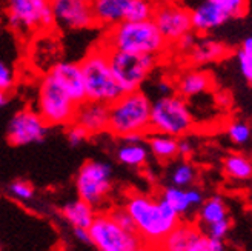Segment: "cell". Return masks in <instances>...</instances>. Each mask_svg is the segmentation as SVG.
<instances>
[{
  "label": "cell",
  "instance_id": "obj_1",
  "mask_svg": "<svg viewBox=\"0 0 252 251\" xmlns=\"http://www.w3.org/2000/svg\"><path fill=\"white\" fill-rule=\"evenodd\" d=\"M131 215L137 234L145 244L157 247L180 225V216L163 199L132 193L123 205Z\"/></svg>",
  "mask_w": 252,
  "mask_h": 251
},
{
  "label": "cell",
  "instance_id": "obj_2",
  "mask_svg": "<svg viewBox=\"0 0 252 251\" xmlns=\"http://www.w3.org/2000/svg\"><path fill=\"white\" fill-rule=\"evenodd\" d=\"M102 45L108 49L157 57H160L169 46L153 19L145 22H123L116 25L108 30Z\"/></svg>",
  "mask_w": 252,
  "mask_h": 251
},
{
  "label": "cell",
  "instance_id": "obj_3",
  "mask_svg": "<svg viewBox=\"0 0 252 251\" xmlns=\"http://www.w3.org/2000/svg\"><path fill=\"white\" fill-rule=\"evenodd\" d=\"M153 102L142 91L125 93L109 105V133L120 139L129 134L149 136Z\"/></svg>",
  "mask_w": 252,
  "mask_h": 251
},
{
  "label": "cell",
  "instance_id": "obj_4",
  "mask_svg": "<svg viewBox=\"0 0 252 251\" xmlns=\"http://www.w3.org/2000/svg\"><path fill=\"white\" fill-rule=\"evenodd\" d=\"M80 67L88 100L112 105L123 96L122 88L117 83L109 65L108 49L103 45L91 49L80 62Z\"/></svg>",
  "mask_w": 252,
  "mask_h": 251
},
{
  "label": "cell",
  "instance_id": "obj_5",
  "mask_svg": "<svg viewBox=\"0 0 252 251\" xmlns=\"http://www.w3.org/2000/svg\"><path fill=\"white\" fill-rule=\"evenodd\" d=\"M194 127V116L186 100L179 94L158 97L151 111V133L165 134L179 139Z\"/></svg>",
  "mask_w": 252,
  "mask_h": 251
},
{
  "label": "cell",
  "instance_id": "obj_6",
  "mask_svg": "<svg viewBox=\"0 0 252 251\" xmlns=\"http://www.w3.org/2000/svg\"><path fill=\"white\" fill-rule=\"evenodd\" d=\"M37 112L48 127H69L74 123L77 105L51 76L45 74L37 91Z\"/></svg>",
  "mask_w": 252,
  "mask_h": 251
},
{
  "label": "cell",
  "instance_id": "obj_7",
  "mask_svg": "<svg viewBox=\"0 0 252 251\" xmlns=\"http://www.w3.org/2000/svg\"><path fill=\"white\" fill-rule=\"evenodd\" d=\"M108 57L111 70L114 72V77L120 85L123 94L140 90L149 72L156 68L158 62L157 56L125 53L117 51V49H108Z\"/></svg>",
  "mask_w": 252,
  "mask_h": 251
},
{
  "label": "cell",
  "instance_id": "obj_8",
  "mask_svg": "<svg viewBox=\"0 0 252 251\" xmlns=\"http://www.w3.org/2000/svg\"><path fill=\"white\" fill-rule=\"evenodd\" d=\"M6 22L17 33L49 30L57 23L51 0H6Z\"/></svg>",
  "mask_w": 252,
  "mask_h": 251
},
{
  "label": "cell",
  "instance_id": "obj_9",
  "mask_svg": "<svg viewBox=\"0 0 252 251\" xmlns=\"http://www.w3.org/2000/svg\"><path fill=\"white\" fill-rule=\"evenodd\" d=\"M75 190L79 199L98 208L112 190V167L102 160L85 162L75 176Z\"/></svg>",
  "mask_w": 252,
  "mask_h": 251
},
{
  "label": "cell",
  "instance_id": "obj_10",
  "mask_svg": "<svg viewBox=\"0 0 252 251\" xmlns=\"http://www.w3.org/2000/svg\"><path fill=\"white\" fill-rule=\"evenodd\" d=\"M93 245L98 251H132L143 241L137 233L126 231L116 223L108 213H97L90 228Z\"/></svg>",
  "mask_w": 252,
  "mask_h": 251
},
{
  "label": "cell",
  "instance_id": "obj_11",
  "mask_svg": "<svg viewBox=\"0 0 252 251\" xmlns=\"http://www.w3.org/2000/svg\"><path fill=\"white\" fill-rule=\"evenodd\" d=\"M157 251H224L221 241L212 239L195 223L180 222L157 247Z\"/></svg>",
  "mask_w": 252,
  "mask_h": 251
},
{
  "label": "cell",
  "instance_id": "obj_12",
  "mask_svg": "<svg viewBox=\"0 0 252 251\" xmlns=\"http://www.w3.org/2000/svg\"><path fill=\"white\" fill-rule=\"evenodd\" d=\"M48 123L37 111L25 108L17 111L8 122L6 141L12 146L40 143L48 134Z\"/></svg>",
  "mask_w": 252,
  "mask_h": 251
},
{
  "label": "cell",
  "instance_id": "obj_13",
  "mask_svg": "<svg viewBox=\"0 0 252 251\" xmlns=\"http://www.w3.org/2000/svg\"><path fill=\"white\" fill-rule=\"evenodd\" d=\"M153 20L169 45L177 43L183 36L192 31L191 9L175 2H165L156 6Z\"/></svg>",
  "mask_w": 252,
  "mask_h": 251
},
{
  "label": "cell",
  "instance_id": "obj_14",
  "mask_svg": "<svg viewBox=\"0 0 252 251\" xmlns=\"http://www.w3.org/2000/svg\"><path fill=\"white\" fill-rule=\"evenodd\" d=\"M57 25L68 30H83L95 22L93 0H51Z\"/></svg>",
  "mask_w": 252,
  "mask_h": 251
},
{
  "label": "cell",
  "instance_id": "obj_15",
  "mask_svg": "<svg viewBox=\"0 0 252 251\" xmlns=\"http://www.w3.org/2000/svg\"><path fill=\"white\" fill-rule=\"evenodd\" d=\"M49 74L59 82V85L68 93V96L74 100L75 105H82L86 102V88L80 64L75 62H59L51 70Z\"/></svg>",
  "mask_w": 252,
  "mask_h": 251
},
{
  "label": "cell",
  "instance_id": "obj_16",
  "mask_svg": "<svg viewBox=\"0 0 252 251\" xmlns=\"http://www.w3.org/2000/svg\"><path fill=\"white\" fill-rule=\"evenodd\" d=\"M231 19L220 0H200L191 9L192 31L206 34L224 25Z\"/></svg>",
  "mask_w": 252,
  "mask_h": 251
},
{
  "label": "cell",
  "instance_id": "obj_17",
  "mask_svg": "<svg viewBox=\"0 0 252 251\" xmlns=\"http://www.w3.org/2000/svg\"><path fill=\"white\" fill-rule=\"evenodd\" d=\"M74 123L82 127L90 136L109 130V105L86 100L77 107Z\"/></svg>",
  "mask_w": 252,
  "mask_h": 251
},
{
  "label": "cell",
  "instance_id": "obj_18",
  "mask_svg": "<svg viewBox=\"0 0 252 251\" xmlns=\"http://www.w3.org/2000/svg\"><path fill=\"white\" fill-rule=\"evenodd\" d=\"M132 2L134 0H93L95 22L102 27H108V30L126 22Z\"/></svg>",
  "mask_w": 252,
  "mask_h": 251
},
{
  "label": "cell",
  "instance_id": "obj_19",
  "mask_svg": "<svg viewBox=\"0 0 252 251\" xmlns=\"http://www.w3.org/2000/svg\"><path fill=\"white\" fill-rule=\"evenodd\" d=\"M214 79L208 71L203 70H188L175 79V91L180 97L192 99L209 91Z\"/></svg>",
  "mask_w": 252,
  "mask_h": 251
},
{
  "label": "cell",
  "instance_id": "obj_20",
  "mask_svg": "<svg viewBox=\"0 0 252 251\" xmlns=\"http://www.w3.org/2000/svg\"><path fill=\"white\" fill-rule=\"evenodd\" d=\"M62 216L66 219V222L72 228L90 230L97 217V213L94 207L86 204L82 199H77L62 208Z\"/></svg>",
  "mask_w": 252,
  "mask_h": 251
},
{
  "label": "cell",
  "instance_id": "obj_21",
  "mask_svg": "<svg viewBox=\"0 0 252 251\" xmlns=\"http://www.w3.org/2000/svg\"><path fill=\"white\" fill-rule=\"evenodd\" d=\"M229 54V48L224 43L212 39H201L197 42L195 48L189 54V60L194 65H206L212 62H219Z\"/></svg>",
  "mask_w": 252,
  "mask_h": 251
},
{
  "label": "cell",
  "instance_id": "obj_22",
  "mask_svg": "<svg viewBox=\"0 0 252 251\" xmlns=\"http://www.w3.org/2000/svg\"><path fill=\"white\" fill-rule=\"evenodd\" d=\"M148 148L160 162H168L179 157V139L165 134H149L148 136Z\"/></svg>",
  "mask_w": 252,
  "mask_h": 251
},
{
  "label": "cell",
  "instance_id": "obj_23",
  "mask_svg": "<svg viewBox=\"0 0 252 251\" xmlns=\"http://www.w3.org/2000/svg\"><path fill=\"white\" fill-rule=\"evenodd\" d=\"M149 153H151L149 148L142 142H138V143L123 142L117 149V159L120 164L126 167L140 168L146 164Z\"/></svg>",
  "mask_w": 252,
  "mask_h": 251
},
{
  "label": "cell",
  "instance_id": "obj_24",
  "mask_svg": "<svg viewBox=\"0 0 252 251\" xmlns=\"http://www.w3.org/2000/svg\"><path fill=\"white\" fill-rule=\"evenodd\" d=\"M198 219L201 223H205L206 227L214 225L217 222H221L228 217V208H226L224 200L220 196H212L205 200V204L200 207Z\"/></svg>",
  "mask_w": 252,
  "mask_h": 251
},
{
  "label": "cell",
  "instance_id": "obj_25",
  "mask_svg": "<svg viewBox=\"0 0 252 251\" xmlns=\"http://www.w3.org/2000/svg\"><path fill=\"white\" fill-rule=\"evenodd\" d=\"M223 170L229 178L235 180H249L252 179V160L243 154H229L223 160Z\"/></svg>",
  "mask_w": 252,
  "mask_h": 251
},
{
  "label": "cell",
  "instance_id": "obj_26",
  "mask_svg": "<svg viewBox=\"0 0 252 251\" xmlns=\"http://www.w3.org/2000/svg\"><path fill=\"white\" fill-rule=\"evenodd\" d=\"M161 199L177 213L179 216H185L186 213L191 211V202H189L188 197V191L183 190V188H177V186H168L163 190L161 193Z\"/></svg>",
  "mask_w": 252,
  "mask_h": 251
},
{
  "label": "cell",
  "instance_id": "obj_27",
  "mask_svg": "<svg viewBox=\"0 0 252 251\" xmlns=\"http://www.w3.org/2000/svg\"><path fill=\"white\" fill-rule=\"evenodd\" d=\"M195 180V168L188 160H182L171 173V182L177 188H189Z\"/></svg>",
  "mask_w": 252,
  "mask_h": 251
},
{
  "label": "cell",
  "instance_id": "obj_28",
  "mask_svg": "<svg viewBox=\"0 0 252 251\" xmlns=\"http://www.w3.org/2000/svg\"><path fill=\"white\" fill-rule=\"evenodd\" d=\"M226 134H228L232 143L245 145L251 141L252 128L249 123H246L243 120H234V122L228 123V127H226Z\"/></svg>",
  "mask_w": 252,
  "mask_h": 251
},
{
  "label": "cell",
  "instance_id": "obj_29",
  "mask_svg": "<svg viewBox=\"0 0 252 251\" xmlns=\"http://www.w3.org/2000/svg\"><path fill=\"white\" fill-rule=\"evenodd\" d=\"M156 6L151 3V0H134L126 22H145L154 17Z\"/></svg>",
  "mask_w": 252,
  "mask_h": 251
},
{
  "label": "cell",
  "instance_id": "obj_30",
  "mask_svg": "<svg viewBox=\"0 0 252 251\" xmlns=\"http://www.w3.org/2000/svg\"><path fill=\"white\" fill-rule=\"evenodd\" d=\"M6 191L12 199L20 200V202H28V200H31L34 197V186L30 182L22 180V179L12 180L8 185Z\"/></svg>",
  "mask_w": 252,
  "mask_h": 251
},
{
  "label": "cell",
  "instance_id": "obj_31",
  "mask_svg": "<svg viewBox=\"0 0 252 251\" xmlns=\"http://www.w3.org/2000/svg\"><path fill=\"white\" fill-rule=\"evenodd\" d=\"M111 217L116 220V223L119 225V227H122L123 230L126 231H132V233H137L135 230V223L131 217V215L128 213V210H126L125 207H119V208H112L109 211Z\"/></svg>",
  "mask_w": 252,
  "mask_h": 251
},
{
  "label": "cell",
  "instance_id": "obj_32",
  "mask_svg": "<svg viewBox=\"0 0 252 251\" xmlns=\"http://www.w3.org/2000/svg\"><path fill=\"white\" fill-rule=\"evenodd\" d=\"M223 6L228 11V14L232 17H243L248 8H249V0H220Z\"/></svg>",
  "mask_w": 252,
  "mask_h": 251
},
{
  "label": "cell",
  "instance_id": "obj_33",
  "mask_svg": "<svg viewBox=\"0 0 252 251\" xmlns=\"http://www.w3.org/2000/svg\"><path fill=\"white\" fill-rule=\"evenodd\" d=\"M12 86H14V72L5 62H2L0 64V93L9 94Z\"/></svg>",
  "mask_w": 252,
  "mask_h": 251
},
{
  "label": "cell",
  "instance_id": "obj_34",
  "mask_svg": "<svg viewBox=\"0 0 252 251\" xmlns=\"http://www.w3.org/2000/svg\"><path fill=\"white\" fill-rule=\"evenodd\" d=\"M88 137H90V134H88L82 127H79V125H69L68 127V131H66V139H68V143L71 146H79L82 145Z\"/></svg>",
  "mask_w": 252,
  "mask_h": 251
},
{
  "label": "cell",
  "instance_id": "obj_35",
  "mask_svg": "<svg viewBox=\"0 0 252 251\" xmlns=\"http://www.w3.org/2000/svg\"><path fill=\"white\" fill-rule=\"evenodd\" d=\"M231 230V220L229 219H224L221 222H217L214 225H209L208 227V236L212 237V239H217V241H223L226 234L229 233Z\"/></svg>",
  "mask_w": 252,
  "mask_h": 251
},
{
  "label": "cell",
  "instance_id": "obj_36",
  "mask_svg": "<svg viewBox=\"0 0 252 251\" xmlns=\"http://www.w3.org/2000/svg\"><path fill=\"white\" fill-rule=\"evenodd\" d=\"M237 62H238V68H240L242 76L246 79L249 85H252V56L245 54L242 49L237 53Z\"/></svg>",
  "mask_w": 252,
  "mask_h": 251
},
{
  "label": "cell",
  "instance_id": "obj_37",
  "mask_svg": "<svg viewBox=\"0 0 252 251\" xmlns=\"http://www.w3.org/2000/svg\"><path fill=\"white\" fill-rule=\"evenodd\" d=\"M197 36L191 31V33H188L186 36H183L182 39L175 43L177 45V48L180 49L182 53H186V54H191V51L195 48V45H197Z\"/></svg>",
  "mask_w": 252,
  "mask_h": 251
},
{
  "label": "cell",
  "instance_id": "obj_38",
  "mask_svg": "<svg viewBox=\"0 0 252 251\" xmlns=\"http://www.w3.org/2000/svg\"><path fill=\"white\" fill-rule=\"evenodd\" d=\"M188 197H189V202H191V207H201L205 204V196L203 193H201L200 190H197V188H188Z\"/></svg>",
  "mask_w": 252,
  "mask_h": 251
},
{
  "label": "cell",
  "instance_id": "obj_39",
  "mask_svg": "<svg viewBox=\"0 0 252 251\" xmlns=\"http://www.w3.org/2000/svg\"><path fill=\"white\" fill-rule=\"evenodd\" d=\"M175 85H172L168 79H160L157 83H156V90L157 93L160 94L158 97H165V96H171L172 91H174Z\"/></svg>",
  "mask_w": 252,
  "mask_h": 251
},
{
  "label": "cell",
  "instance_id": "obj_40",
  "mask_svg": "<svg viewBox=\"0 0 252 251\" xmlns=\"http://www.w3.org/2000/svg\"><path fill=\"white\" fill-rule=\"evenodd\" d=\"M72 234H74L75 239H77L79 242H82V244H88V245L93 244L90 230H86V228H72Z\"/></svg>",
  "mask_w": 252,
  "mask_h": 251
},
{
  "label": "cell",
  "instance_id": "obj_41",
  "mask_svg": "<svg viewBox=\"0 0 252 251\" xmlns=\"http://www.w3.org/2000/svg\"><path fill=\"white\" fill-rule=\"evenodd\" d=\"M191 153H192V145L189 143V141L180 139L179 141V156L180 157H188Z\"/></svg>",
  "mask_w": 252,
  "mask_h": 251
},
{
  "label": "cell",
  "instance_id": "obj_42",
  "mask_svg": "<svg viewBox=\"0 0 252 251\" xmlns=\"http://www.w3.org/2000/svg\"><path fill=\"white\" fill-rule=\"evenodd\" d=\"M242 51L245 53V54H248V56H252V37H248V39L243 42V45H242Z\"/></svg>",
  "mask_w": 252,
  "mask_h": 251
},
{
  "label": "cell",
  "instance_id": "obj_43",
  "mask_svg": "<svg viewBox=\"0 0 252 251\" xmlns=\"http://www.w3.org/2000/svg\"><path fill=\"white\" fill-rule=\"evenodd\" d=\"M132 251H157V248L154 247V245H149V244H142V245H138L135 250H132Z\"/></svg>",
  "mask_w": 252,
  "mask_h": 251
},
{
  "label": "cell",
  "instance_id": "obj_44",
  "mask_svg": "<svg viewBox=\"0 0 252 251\" xmlns=\"http://www.w3.org/2000/svg\"><path fill=\"white\" fill-rule=\"evenodd\" d=\"M8 102H9V96H8V94H5V93H0V105L5 107Z\"/></svg>",
  "mask_w": 252,
  "mask_h": 251
}]
</instances>
